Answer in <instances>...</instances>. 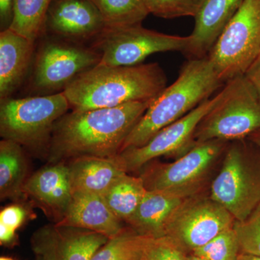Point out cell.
<instances>
[{
	"label": "cell",
	"instance_id": "cell-1",
	"mask_svg": "<svg viewBox=\"0 0 260 260\" xmlns=\"http://www.w3.org/2000/svg\"><path fill=\"white\" fill-rule=\"evenodd\" d=\"M153 101L67 113L54 126L47 151L49 161L56 164L83 156H116Z\"/></svg>",
	"mask_w": 260,
	"mask_h": 260
},
{
	"label": "cell",
	"instance_id": "cell-2",
	"mask_svg": "<svg viewBox=\"0 0 260 260\" xmlns=\"http://www.w3.org/2000/svg\"><path fill=\"white\" fill-rule=\"evenodd\" d=\"M167 77L158 63L134 66L97 64L64 89L70 109L85 111L154 100L167 87Z\"/></svg>",
	"mask_w": 260,
	"mask_h": 260
},
{
	"label": "cell",
	"instance_id": "cell-3",
	"mask_svg": "<svg viewBox=\"0 0 260 260\" xmlns=\"http://www.w3.org/2000/svg\"><path fill=\"white\" fill-rule=\"evenodd\" d=\"M224 85L208 56L189 59L183 65L175 82L150 104L128 135L121 153L147 144L160 130L210 99Z\"/></svg>",
	"mask_w": 260,
	"mask_h": 260
},
{
	"label": "cell",
	"instance_id": "cell-4",
	"mask_svg": "<svg viewBox=\"0 0 260 260\" xmlns=\"http://www.w3.org/2000/svg\"><path fill=\"white\" fill-rule=\"evenodd\" d=\"M210 195L244 221L260 205V149L248 139L230 142Z\"/></svg>",
	"mask_w": 260,
	"mask_h": 260
},
{
	"label": "cell",
	"instance_id": "cell-5",
	"mask_svg": "<svg viewBox=\"0 0 260 260\" xmlns=\"http://www.w3.org/2000/svg\"><path fill=\"white\" fill-rule=\"evenodd\" d=\"M70 109L64 92L1 99V138L30 150L44 149L48 151L56 121Z\"/></svg>",
	"mask_w": 260,
	"mask_h": 260
},
{
	"label": "cell",
	"instance_id": "cell-6",
	"mask_svg": "<svg viewBox=\"0 0 260 260\" xmlns=\"http://www.w3.org/2000/svg\"><path fill=\"white\" fill-rule=\"evenodd\" d=\"M229 143L221 140L196 143L174 162L152 164L140 176L145 189L182 199L204 192Z\"/></svg>",
	"mask_w": 260,
	"mask_h": 260
},
{
	"label": "cell",
	"instance_id": "cell-7",
	"mask_svg": "<svg viewBox=\"0 0 260 260\" xmlns=\"http://www.w3.org/2000/svg\"><path fill=\"white\" fill-rule=\"evenodd\" d=\"M226 93L202 119L195 130V143L212 140L246 139L260 129V104L244 75L225 83Z\"/></svg>",
	"mask_w": 260,
	"mask_h": 260
},
{
	"label": "cell",
	"instance_id": "cell-8",
	"mask_svg": "<svg viewBox=\"0 0 260 260\" xmlns=\"http://www.w3.org/2000/svg\"><path fill=\"white\" fill-rule=\"evenodd\" d=\"M260 55V0H244L208 57L224 83L245 74Z\"/></svg>",
	"mask_w": 260,
	"mask_h": 260
},
{
	"label": "cell",
	"instance_id": "cell-9",
	"mask_svg": "<svg viewBox=\"0 0 260 260\" xmlns=\"http://www.w3.org/2000/svg\"><path fill=\"white\" fill-rule=\"evenodd\" d=\"M189 37L169 35L144 28L142 24L106 28L96 38L93 49L102 55L100 63L107 66L143 64L151 54L167 51L185 53Z\"/></svg>",
	"mask_w": 260,
	"mask_h": 260
},
{
	"label": "cell",
	"instance_id": "cell-10",
	"mask_svg": "<svg viewBox=\"0 0 260 260\" xmlns=\"http://www.w3.org/2000/svg\"><path fill=\"white\" fill-rule=\"evenodd\" d=\"M235 221L205 191L183 200L168 220L164 236L172 238L184 250L192 251L234 228Z\"/></svg>",
	"mask_w": 260,
	"mask_h": 260
},
{
	"label": "cell",
	"instance_id": "cell-11",
	"mask_svg": "<svg viewBox=\"0 0 260 260\" xmlns=\"http://www.w3.org/2000/svg\"><path fill=\"white\" fill-rule=\"evenodd\" d=\"M93 47L74 42L48 41L37 51L31 80L37 95L61 93L80 74L100 63Z\"/></svg>",
	"mask_w": 260,
	"mask_h": 260
},
{
	"label": "cell",
	"instance_id": "cell-12",
	"mask_svg": "<svg viewBox=\"0 0 260 260\" xmlns=\"http://www.w3.org/2000/svg\"><path fill=\"white\" fill-rule=\"evenodd\" d=\"M226 93V85L216 95L207 99L185 116L166 126L147 144L126 149L119 154L126 172L141 170L148 162L160 156L185 154L195 145L194 133L205 116Z\"/></svg>",
	"mask_w": 260,
	"mask_h": 260
},
{
	"label": "cell",
	"instance_id": "cell-13",
	"mask_svg": "<svg viewBox=\"0 0 260 260\" xmlns=\"http://www.w3.org/2000/svg\"><path fill=\"white\" fill-rule=\"evenodd\" d=\"M108 240L98 233L56 223L38 229L30 243L36 256L42 260H90Z\"/></svg>",
	"mask_w": 260,
	"mask_h": 260
},
{
	"label": "cell",
	"instance_id": "cell-14",
	"mask_svg": "<svg viewBox=\"0 0 260 260\" xmlns=\"http://www.w3.org/2000/svg\"><path fill=\"white\" fill-rule=\"evenodd\" d=\"M106 28L102 13L91 0H52L46 30L70 41L96 38Z\"/></svg>",
	"mask_w": 260,
	"mask_h": 260
},
{
	"label": "cell",
	"instance_id": "cell-15",
	"mask_svg": "<svg viewBox=\"0 0 260 260\" xmlns=\"http://www.w3.org/2000/svg\"><path fill=\"white\" fill-rule=\"evenodd\" d=\"M244 0H205L194 17V26L184 54L190 59L209 54L224 29L234 18Z\"/></svg>",
	"mask_w": 260,
	"mask_h": 260
},
{
	"label": "cell",
	"instance_id": "cell-16",
	"mask_svg": "<svg viewBox=\"0 0 260 260\" xmlns=\"http://www.w3.org/2000/svg\"><path fill=\"white\" fill-rule=\"evenodd\" d=\"M58 225L80 228L111 239L124 229L101 195L86 191L73 192L71 201Z\"/></svg>",
	"mask_w": 260,
	"mask_h": 260
},
{
	"label": "cell",
	"instance_id": "cell-17",
	"mask_svg": "<svg viewBox=\"0 0 260 260\" xmlns=\"http://www.w3.org/2000/svg\"><path fill=\"white\" fill-rule=\"evenodd\" d=\"M23 192L55 215L59 222L73 196L68 164L64 162L51 164L38 171L27 179Z\"/></svg>",
	"mask_w": 260,
	"mask_h": 260
},
{
	"label": "cell",
	"instance_id": "cell-18",
	"mask_svg": "<svg viewBox=\"0 0 260 260\" xmlns=\"http://www.w3.org/2000/svg\"><path fill=\"white\" fill-rule=\"evenodd\" d=\"M34 43L10 28L0 32V99L11 97L23 83L32 62Z\"/></svg>",
	"mask_w": 260,
	"mask_h": 260
},
{
	"label": "cell",
	"instance_id": "cell-19",
	"mask_svg": "<svg viewBox=\"0 0 260 260\" xmlns=\"http://www.w3.org/2000/svg\"><path fill=\"white\" fill-rule=\"evenodd\" d=\"M69 161L73 191H86L102 196L117 179L127 174L119 155L83 156Z\"/></svg>",
	"mask_w": 260,
	"mask_h": 260
},
{
	"label": "cell",
	"instance_id": "cell-20",
	"mask_svg": "<svg viewBox=\"0 0 260 260\" xmlns=\"http://www.w3.org/2000/svg\"><path fill=\"white\" fill-rule=\"evenodd\" d=\"M183 200L162 191L147 190L126 223L140 235L164 237L168 220Z\"/></svg>",
	"mask_w": 260,
	"mask_h": 260
},
{
	"label": "cell",
	"instance_id": "cell-21",
	"mask_svg": "<svg viewBox=\"0 0 260 260\" xmlns=\"http://www.w3.org/2000/svg\"><path fill=\"white\" fill-rule=\"evenodd\" d=\"M28 162L23 147L10 140L0 142V198L18 200L25 194Z\"/></svg>",
	"mask_w": 260,
	"mask_h": 260
},
{
	"label": "cell",
	"instance_id": "cell-22",
	"mask_svg": "<svg viewBox=\"0 0 260 260\" xmlns=\"http://www.w3.org/2000/svg\"><path fill=\"white\" fill-rule=\"evenodd\" d=\"M141 177L125 174L102 195L112 213L121 221L127 223L146 193Z\"/></svg>",
	"mask_w": 260,
	"mask_h": 260
},
{
	"label": "cell",
	"instance_id": "cell-23",
	"mask_svg": "<svg viewBox=\"0 0 260 260\" xmlns=\"http://www.w3.org/2000/svg\"><path fill=\"white\" fill-rule=\"evenodd\" d=\"M52 0H16L10 29L35 42L46 30V19Z\"/></svg>",
	"mask_w": 260,
	"mask_h": 260
},
{
	"label": "cell",
	"instance_id": "cell-24",
	"mask_svg": "<svg viewBox=\"0 0 260 260\" xmlns=\"http://www.w3.org/2000/svg\"><path fill=\"white\" fill-rule=\"evenodd\" d=\"M102 13L106 28L142 24L149 15L144 0H91Z\"/></svg>",
	"mask_w": 260,
	"mask_h": 260
},
{
	"label": "cell",
	"instance_id": "cell-25",
	"mask_svg": "<svg viewBox=\"0 0 260 260\" xmlns=\"http://www.w3.org/2000/svg\"><path fill=\"white\" fill-rule=\"evenodd\" d=\"M148 237L130 227L124 228L101 246L90 260H138Z\"/></svg>",
	"mask_w": 260,
	"mask_h": 260
},
{
	"label": "cell",
	"instance_id": "cell-26",
	"mask_svg": "<svg viewBox=\"0 0 260 260\" xmlns=\"http://www.w3.org/2000/svg\"><path fill=\"white\" fill-rule=\"evenodd\" d=\"M191 254L206 260H237L241 254L240 246L234 228L220 233Z\"/></svg>",
	"mask_w": 260,
	"mask_h": 260
},
{
	"label": "cell",
	"instance_id": "cell-27",
	"mask_svg": "<svg viewBox=\"0 0 260 260\" xmlns=\"http://www.w3.org/2000/svg\"><path fill=\"white\" fill-rule=\"evenodd\" d=\"M205 0H144L149 14L158 18H194Z\"/></svg>",
	"mask_w": 260,
	"mask_h": 260
},
{
	"label": "cell",
	"instance_id": "cell-28",
	"mask_svg": "<svg viewBox=\"0 0 260 260\" xmlns=\"http://www.w3.org/2000/svg\"><path fill=\"white\" fill-rule=\"evenodd\" d=\"M241 253L260 257V205L244 221H235Z\"/></svg>",
	"mask_w": 260,
	"mask_h": 260
},
{
	"label": "cell",
	"instance_id": "cell-29",
	"mask_svg": "<svg viewBox=\"0 0 260 260\" xmlns=\"http://www.w3.org/2000/svg\"><path fill=\"white\" fill-rule=\"evenodd\" d=\"M186 251L172 238L148 237L138 260H186Z\"/></svg>",
	"mask_w": 260,
	"mask_h": 260
},
{
	"label": "cell",
	"instance_id": "cell-30",
	"mask_svg": "<svg viewBox=\"0 0 260 260\" xmlns=\"http://www.w3.org/2000/svg\"><path fill=\"white\" fill-rule=\"evenodd\" d=\"M28 214L26 208L23 205H10L2 210L0 213V224L17 231L26 220Z\"/></svg>",
	"mask_w": 260,
	"mask_h": 260
},
{
	"label": "cell",
	"instance_id": "cell-31",
	"mask_svg": "<svg viewBox=\"0 0 260 260\" xmlns=\"http://www.w3.org/2000/svg\"><path fill=\"white\" fill-rule=\"evenodd\" d=\"M16 0H0V28L1 31L9 29L14 18Z\"/></svg>",
	"mask_w": 260,
	"mask_h": 260
},
{
	"label": "cell",
	"instance_id": "cell-32",
	"mask_svg": "<svg viewBox=\"0 0 260 260\" xmlns=\"http://www.w3.org/2000/svg\"><path fill=\"white\" fill-rule=\"evenodd\" d=\"M244 75L254 88L260 104V55L248 68Z\"/></svg>",
	"mask_w": 260,
	"mask_h": 260
},
{
	"label": "cell",
	"instance_id": "cell-33",
	"mask_svg": "<svg viewBox=\"0 0 260 260\" xmlns=\"http://www.w3.org/2000/svg\"><path fill=\"white\" fill-rule=\"evenodd\" d=\"M16 231L0 224V243L2 245L10 246L16 242Z\"/></svg>",
	"mask_w": 260,
	"mask_h": 260
},
{
	"label": "cell",
	"instance_id": "cell-34",
	"mask_svg": "<svg viewBox=\"0 0 260 260\" xmlns=\"http://www.w3.org/2000/svg\"><path fill=\"white\" fill-rule=\"evenodd\" d=\"M246 139L249 140L253 144L260 149V129L249 135Z\"/></svg>",
	"mask_w": 260,
	"mask_h": 260
},
{
	"label": "cell",
	"instance_id": "cell-35",
	"mask_svg": "<svg viewBox=\"0 0 260 260\" xmlns=\"http://www.w3.org/2000/svg\"><path fill=\"white\" fill-rule=\"evenodd\" d=\"M237 260H260L259 256L251 255V254L241 253L238 256Z\"/></svg>",
	"mask_w": 260,
	"mask_h": 260
},
{
	"label": "cell",
	"instance_id": "cell-36",
	"mask_svg": "<svg viewBox=\"0 0 260 260\" xmlns=\"http://www.w3.org/2000/svg\"><path fill=\"white\" fill-rule=\"evenodd\" d=\"M186 260H206L203 259V258H200L199 256L194 255V254H190L189 255H187V258H186Z\"/></svg>",
	"mask_w": 260,
	"mask_h": 260
},
{
	"label": "cell",
	"instance_id": "cell-37",
	"mask_svg": "<svg viewBox=\"0 0 260 260\" xmlns=\"http://www.w3.org/2000/svg\"><path fill=\"white\" fill-rule=\"evenodd\" d=\"M0 260H15V259H13V258H11V257H8V256H2V257L0 258Z\"/></svg>",
	"mask_w": 260,
	"mask_h": 260
},
{
	"label": "cell",
	"instance_id": "cell-38",
	"mask_svg": "<svg viewBox=\"0 0 260 260\" xmlns=\"http://www.w3.org/2000/svg\"><path fill=\"white\" fill-rule=\"evenodd\" d=\"M35 260H42L40 259V258L38 257V256H36V259Z\"/></svg>",
	"mask_w": 260,
	"mask_h": 260
}]
</instances>
